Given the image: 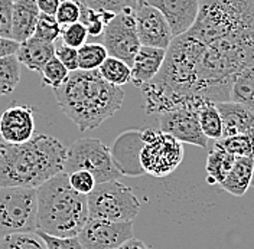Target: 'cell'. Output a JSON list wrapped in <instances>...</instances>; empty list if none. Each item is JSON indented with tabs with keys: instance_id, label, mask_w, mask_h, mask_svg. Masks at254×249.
Masks as SVG:
<instances>
[{
	"instance_id": "cell-5",
	"label": "cell",
	"mask_w": 254,
	"mask_h": 249,
	"mask_svg": "<svg viewBox=\"0 0 254 249\" xmlns=\"http://www.w3.org/2000/svg\"><path fill=\"white\" fill-rule=\"evenodd\" d=\"M88 216L111 222H133L140 212V202L133 190L119 180L97 183L87 195Z\"/></svg>"
},
{
	"instance_id": "cell-23",
	"label": "cell",
	"mask_w": 254,
	"mask_h": 249,
	"mask_svg": "<svg viewBox=\"0 0 254 249\" xmlns=\"http://www.w3.org/2000/svg\"><path fill=\"white\" fill-rule=\"evenodd\" d=\"M198 120L201 130L208 140H221L224 134V125L218 109L214 102H205L198 109Z\"/></svg>"
},
{
	"instance_id": "cell-1",
	"label": "cell",
	"mask_w": 254,
	"mask_h": 249,
	"mask_svg": "<svg viewBox=\"0 0 254 249\" xmlns=\"http://www.w3.org/2000/svg\"><path fill=\"white\" fill-rule=\"evenodd\" d=\"M58 107L77 125L79 133L94 130L123 105L125 91L95 71H74L63 87L54 90Z\"/></svg>"
},
{
	"instance_id": "cell-17",
	"label": "cell",
	"mask_w": 254,
	"mask_h": 249,
	"mask_svg": "<svg viewBox=\"0 0 254 249\" xmlns=\"http://www.w3.org/2000/svg\"><path fill=\"white\" fill-rule=\"evenodd\" d=\"M221 115L222 125H224V137L237 136V134H247L254 133V114L244 105L225 101L215 104Z\"/></svg>"
},
{
	"instance_id": "cell-39",
	"label": "cell",
	"mask_w": 254,
	"mask_h": 249,
	"mask_svg": "<svg viewBox=\"0 0 254 249\" xmlns=\"http://www.w3.org/2000/svg\"><path fill=\"white\" fill-rule=\"evenodd\" d=\"M19 45L16 41H13L12 38H1L0 36V59L6 58V56H12L16 55Z\"/></svg>"
},
{
	"instance_id": "cell-41",
	"label": "cell",
	"mask_w": 254,
	"mask_h": 249,
	"mask_svg": "<svg viewBox=\"0 0 254 249\" xmlns=\"http://www.w3.org/2000/svg\"><path fill=\"white\" fill-rule=\"evenodd\" d=\"M116 249H150L143 241L137 239V238H130L125 244H122L120 247Z\"/></svg>"
},
{
	"instance_id": "cell-6",
	"label": "cell",
	"mask_w": 254,
	"mask_h": 249,
	"mask_svg": "<svg viewBox=\"0 0 254 249\" xmlns=\"http://www.w3.org/2000/svg\"><path fill=\"white\" fill-rule=\"evenodd\" d=\"M36 209L35 189L0 187V241L10 235L36 232Z\"/></svg>"
},
{
	"instance_id": "cell-21",
	"label": "cell",
	"mask_w": 254,
	"mask_h": 249,
	"mask_svg": "<svg viewBox=\"0 0 254 249\" xmlns=\"http://www.w3.org/2000/svg\"><path fill=\"white\" fill-rule=\"evenodd\" d=\"M236 157L227 153L221 146L215 141L212 149H208L205 171L206 182L209 185H221L234 166Z\"/></svg>"
},
{
	"instance_id": "cell-14",
	"label": "cell",
	"mask_w": 254,
	"mask_h": 249,
	"mask_svg": "<svg viewBox=\"0 0 254 249\" xmlns=\"http://www.w3.org/2000/svg\"><path fill=\"white\" fill-rule=\"evenodd\" d=\"M35 136V108L15 104L0 114V137L4 143L20 144Z\"/></svg>"
},
{
	"instance_id": "cell-12",
	"label": "cell",
	"mask_w": 254,
	"mask_h": 249,
	"mask_svg": "<svg viewBox=\"0 0 254 249\" xmlns=\"http://www.w3.org/2000/svg\"><path fill=\"white\" fill-rule=\"evenodd\" d=\"M136 31L142 47L168 49L174 35L165 16L156 7L147 4L144 0H137L134 9Z\"/></svg>"
},
{
	"instance_id": "cell-30",
	"label": "cell",
	"mask_w": 254,
	"mask_h": 249,
	"mask_svg": "<svg viewBox=\"0 0 254 249\" xmlns=\"http://www.w3.org/2000/svg\"><path fill=\"white\" fill-rule=\"evenodd\" d=\"M0 249H48L45 242L33 234H17L6 236L0 241Z\"/></svg>"
},
{
	"instance_id": "cell-20",
	"label": "cell",
	"mask_w": 254,
	"mask_h": 249,
	"mask_svg": "<svg viewBox=\"0 0 254 249\" xmlns=\"http://www.w3.org/2000/svg\"><path fill=\"white\" fill-rule=\"evenodd\" d=\"M253 158L254 156L238 157L234 161V166L225 180L220 186L233 196H244L252 185L253 177Z\"/></svg>"
},
{
	"instance_id": "cell-35",
	"label": "cell",
	"mask_w": 254,
	"mask_h": 249,
	"mask_svg": "<svg viewBox=\"0 0 254 249\" xmlns=\"http://www.w3.org/2000/svg\"><path fill=\"white\" fill-rule=\"evenodd\" d=\"M68 180L71 187L78 192L81 195H90L95 187V179L94 176L87 170H75L68 174Z\"/></svg>"
},
{
	"instance_id": "cell-24",
	"label": "cell",
	"mask_w": 254,
	"mask_h": 249,
	"mask_svg": "<svg viewBox=\"0 0 254 249\" xmlns=\"http://www.w3.org/2000/svg\"><path fill=\"white\" fill-rule=\"evenodd\" d=\"M100 75L114 87H123L128 82H131V69L126 62L109 56L103 65L98 68Z\"/></svg>"
},
{
	"instance_id": "cell-34",
	"label": "cell",
	"mask_w": 254,
	"mask_h": 249,
	"mask_svg": "<svg viewBox=\"0 0 254 249\" xmlns=\"http://www.w3.org/2000/svg\"><path fill=\"white\" fill-rule=\"evenodd\" d=\"M81 4L93 9L95 12H111V13H120L122 10H125L126 7H134L137 4L136 3H130L127 0H79Z\"/></svg>"
},
{
	"instance_id": "cell-26",
	"label": "cell",
	"mask_w": 254,
	"mask_h": 249,
	"mask_svg": "<svg viewBox=\"0 0 254 249\" xmlns=\"http://www.w3.org/2000/svg\"><path fill=\"white\" fill-rule=\"evenodd\" d=\"M109 58L103 44H84L78 49V69L95 71Z\"/></svg>"
},
{
	"instance_id": "cell-15",
	"label": "cell",
	"mask_w": 254,
	"mask_h": 249,
	"mask_svg": "<svg viewBox=\"0 0 254 249\" xmlns=\"http://www.w3.org/2000/svg\"><path fill=\"white\" fill-rule=\"evenodd\" d=\"M156 7L171 26L174 38L192 28L199 12V0H144Z\"/></svg>"
},
{
	"instance_id": "cell-9",
	"label": "cell",
	"mask_w": 254,
	"mask_h": 249,
	"mask_svg": "<svg viewBox=\"0 0 254 249\" xmlns=\"http://www.w3.org/2000/svg\"><path fill=\"white\" fill-rule=\"evenodd\" d=\"M134 7H126L114 16L103 33V45L109 56L117 58L131 66L136 53L140 49V41L136 31Z\"/></svg>"
},
{
	"instance_id": "cell-36",
	"label": "cell",
	"mask_w": 254,
	"mask_h": 249,
	"mask_svg": "<svg viewBox=\"0 0 254 249\" xmlns=\"http://www.w3.org/2000/svg\"><path fill=\"white\" fill-rule=\"evenodd\" d=\"M36 234L45 242L48 249H85L77 236L58 238V236H52V235H48L45 232H41V231H36Z\"/></svg>"
},
{
	"instance_id": "cell-40",
	"label": "cell",
	"mask_w": 254,
	"mask_h": 249,
	"mask_svg": "<svg viewBox=\"0 0 254 249\" xmlns=\"http://www.w3.org/2000/svg\"><path fill=\"white\" fill-rule=\"evenodd\" d=\"M60 3H61V0H36V4H38L39 12L44 13V15L51 16H55Z\"/></svg>"
},
{
	"instance_id": "cell-43",
	"label": "cell",
	"mask_w": 254,
	"mask_h": 249,
	"mask_svg": "<svg viewBox=\"0 0 254 249\" xmlns=\"http://www.w3.org/2000/svg\"><path fill=\"white\" fill-rule=\"evenodd\" d=\"M127 1H130V3H136L137 0H127Z\"/></svg>"
},
{
	"instance_id": "cell-25",
	"label": "cell",
	"mask_w": 254,
	"mask_h": 249,
	"mask_svg": "<svg viewBox=\"0 0 254 249\" xmlns=\"http://www.w3.org/2000/svg\"><path fill=\"white\" fill-rule=\"evenodd\" d=\"M22 65L16 55L0 59V95H9L15 91L20 81Z\"/></svg>"
},
{
	"instance_id": "cell-18",
	"label": "cell",
	"mask_w": 254,
	"mask_h": 249,
	"mask_svg": "<svg viewBox=\"0 0 254 249\" xmlns=\"http://www.w3.org/2000/svg\"><path fill=\"white\" fill-rule=\"evenodd\" d=\"M39 15L41 12L36 0H15L12 13V39L22 44L32 38Z\"/></svg>"
},
{
	"instance_id": "cell-2",
	"label": "cell",
	"mask_w": 254,
	"mask_h": 249,
	"mask_svg": "<svg viewBox=\"0 0 254 249\" xmlns=\"http://www.w3.org/2000/svg\"><path fill=\"white\" fill-rule=\"evenodd\" d=\"M66 147L48 134L20 144L0 143V187L38 189L64 171Z\"/></svg>"
},
{
	"instance_id": "cell-33",
	"label": "cell",
	"mask_w": 254,
	"mask_h": 249,
	"mask_svg": "<svg viewBox=\"0 0 254 249\" xmlns=\"http://www.w3.org/2000/svg\"><path fill=\"white\" fill-rule=\"evenodd\" d=\"M61 38H63L64 45L79 49L84 44H87L88 32L81 22H77V23H72L69 26L63 28L61 29Z\"/></svg>"
},
{
	"instance_id": "cell-27",
	"label": "cell",
	"mask_w": 254,
	"mask_h": 249,
	"mask_svg": "<svg viewBox=\"0 0 254 249\" xmlns=\"http://www.w3.org/2000/svg\"><path fill=\"white\" fill-rule=\"evenodd\" d=\"M217 143L236 158L254 156V133L224 137L221 140H217Z\"/></svg>"
},
{
	"instance_id": "cell-19",
	"label": "cell",
	"mask_w": 254,
	"mask_h": 249,
	"mask_svg": "<svg viewBox=\"0 0 254 249\" xmlns=\"http://www.w3.org/2000/svg\"><path fill=\"white\" fill-rule=\"evenodd\" d=\"M55 49L57 47L54 44L32 36L19 45L16 58L20 65L26 66L32 72H42L44 66L55 56Z\"/></svg>"
},
{
	"instance_id": "cell-4",
	"label": "cell",
	"mask_w": 254,
	"mask_h": 249,
	"mask_svg": "<svg viewBox=\"0 0 254 249\" xmlns=\"http://www.w3.org/2000/svg\"><path fill=\"white\" fill-rule=\"evenodd\" d=\"M185 35L199 44H254V0H199L196 20Z\"/></svg>"
},
{
	"instance_id": "cell-10",
	"label": "cell",
	"mask_w": 254,
	"mask_h": 249,
	"mask_svg": "<svg viewBox=\"0 0 254 249\" xmlns=\"http://www.w3.org/2000/svg\"><path fill=\"white\" fill-rule=\"evenodd\" d=\"M199 107H182L159 114V130L171 134L182 144H192L208 150L209 140L201 130L198 120Z\"/></svg>"
},
{
	"instance_id": "cell-32",
	"label": "cell",
	"mask_w": 254,
	"mask_h": 249,
	"mask_svg": "<svg viewBox=\"0 0 254 249\" xmlns=\"http://www.w3.org/2000/svg\"><path fill=\"white\" fill-rule=\"evenodd\" d=\"M55 19L61 28L77 23L81 19V3L79 0H61Z\"/></svg>"
},
{
	"instance_id": "cell-28",
	"label": "cell",
	"mask_w": 254,
	"mask_h": 249,
	"mask_svg": "<svg viewBox=\"0 0 254 249\" xmlns=\"http://www.w3.org/2000/svg\"><path fill=\"white\" fill-rule=\"evenodd\" d=\"M116 16V13L111 12H95L93 9L81 4V19L79 22L87 28L88 35L91 36H100L104 33L106 26L111 22V19Z\"/></svg>"
},
{
	"instance_id": "cell-8",
	"label": "cell",
	"mask_w": 254,
	"mask_h": 249,
	"mask_svg": "<svg viewBox=\"0 0 254 249\" xmlns=\"http://www.w3.org/2000/svg\"><path fill=\"white\" fill-rule=\"evenodd\" d=\"M144 146L140 153V163L146 174L166 177L172 174L184 160V146L171 134L160 130H143Z\"/></svg>"
},
{
	"instance_id": "cell-3",
	"label": "cell",
	"mask_w": 254,
	"mask_h": 249,
	"mask_svg": "<svg viewBox=\"0 0 254 249\" xmlns=\"http://www.w3.org/2000/svg\"><path fill=\"white\" fill-rule=\"evenodd\" d=\"M36 231L58 238L78 236L90 219L87 196L75 192L66 173H60L36 189Z\"/></svg>"
},
{
	"instance_id": "cell-42",
	"label": "cell",
	"mask_w": 254,
	"mask_h": 249,
	"mask_svg": "<svg viewBox=\"0 0 254 249\" xmlns=\"http://www.w3.org/2000/svg\"><path fill=\"white\" fill-rule=\"evenodd\" d=\"M250 187H254V158H253V177H252V185Z\"/></svg>"
},
{
	"instance_id": "cell-37",
	"label": "cell",
	"mask_w": 254,
	"mask_h": 249,
	"mask_svg": "<svg viewBox=\"0 0 254 249\" xmlns=\"http://www.w3.org/2000/svg\"><path fill=\"white\" fill-rule=\"evenodd\" d=\"M15 0H0V36L12 38V13Z\"/></svg>"
},
{
	"instance_id": "cell-16",
	"label": "cell",
	"mask_w": 254,
	"mask_h": 249,
	"mask_svg": "<svg viewBox=\"0 0 254 249\" xmlns=\"http://www.w3.org/2000/svg\"><path fill=\"white\" fill-rule=\"evenodd\" d=\"M165 56H166L165 49L140 47L130 66L131 84L137 88H142L144 84L152 81L159 74L165 61Z\"/></svg>"
},
{
	"instance_id": "cell-29",
	"label": "cell",
	"mask_w": 254,
	"mask_h": 249,
	"mask_svg": "<svg viewBox=\"0 0 254 249\" xmlns=\"http://www.w3.org/2000/svg\"><path fill=\"white\" fill-rule=\"evenodd\" d=\"M41 75H42V87H49L54 91V90L63 87L66 82V79L69 77V71L64 66L57 56H54L44 66Z\"/></svg>"
},
{
	"instance_id": "cell-22",
	"label": "cell",
	"mask_w": 254,
	"mask_h": 249,
	"mask_svg": "<svg viewBox=\"0 0 254 249\" xmlns=\"http://www.w3.org/2000/svg\"><path fill=\"white\" fill-rule=\"evenodd\" d=\"M230 101L244 105L254 114V65L246 66L234 77Z\"/></svg>"
},
{
	"instance_id": "cell-38",
	"label": "cell",
	"mask_w": 254,
	"mask_h": 249,
	"mask_svg": "<svg viewBox=\"0 0 254 249\" xmlns=\"http://www.w3.org/2000/svg\"><path fill=\"white\" fill-rule=\"evenodd\" d=\"M55 56L69 72L78 71V49L66 47L63 44L61 47L55 49Z\"/></svg>"
},
{
	"instance_id": "cell-7",
	"label": "cell",
	"mask_w": 254,
	"mask_h": 249,
	"mask_svg": "<svg viewBox=\"0 0 254 249\" xmlns=\"http://www.w3.org/2000/svg\"><path fill=\"white\" fill-rule=\"evenodd\" d=\"M75 170L90 171L95 183L117 180L122 176L113 163L110 149L98 139L91 137L74 141L66 150L64 173L69 174Z\"/></svg>"
},
{
	"instance_id": "cell-11",
	"label": "cell",
	"mask_w": 254,
	"mask_h": 249,
	"mask_svg": "<svg viewBox=\"0 0 254 249\" xmlns=\"http://www.w3.org/2000/svg\"><path fill=\"white\" fill-rule=\"evenodd\" d=\"M77 238L85 249H116L133 238V222L90 218Z\"/></svg>"
},
{
	"instance_id": "cell-13",
	"label": "cell",
	"mask_w": 254,
	"mask_h": 249,
	"mask_svg": "<svg viewBox=\"0 0 254 249\" xmlns=\"http://www.w3.org/2000/svg\"><path fill=\"white\" fill-rule=\"evenodd\" d=\"M144 146L143 130L123 131L110 147L111 158L122 176L139 177L146 174L140 163V153Z\"/></svg>"
},
{
	"instance_id": "cell-31",
	"label": "cell",
	"mask_w": 254,
	"mask_h": 249,
	"mask_svg": "<svg viewBox=\"0 0 254 249\" xmlns=\"http://www.w3.org/2000/svg\"><path fill=\"white\" fill-rule=\"evenodd\" d=\"M61 29L63 28L57 22L55 16L41 13L39 19H38V23H36V29H35V35L33 36L41 39V41L54 44L61 36Z\"/></svg>"
}]
</instances>
